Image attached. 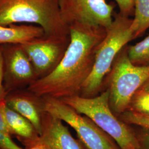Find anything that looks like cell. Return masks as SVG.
Masks as SVG:
<instances>
[{
    "label": "cell",
    "mask_w": 149,
    "mask_h": 149,
    "mask_svg": "<svg viewBox=\"0 0 149 149\" xmlns=\"http://www.w3.org/2000/svg\"><path fill=\"white\" fill-rule=\"evenodd\" d=\"M132 22L130 17L114 13L112 24L106 29V35L97 49L93 69L82 86L80 96L92 97L98 95L118 54L134 39L130 29Z\"/></svg>",
    "instance_id": "cell-3"
},
{
    "label": "cell",
    "mask_w": 149,
    "mask_h": 149,
    "mask_svg": "<svg viewBox=\"0 0 149 149\" xmlns=\"http://www.w3.org/2000/svg\"><path fill=\"white\" fill-rule=\"evenodd\" d=\"M42 97L44 112L68 124L88 149H120L116 141L90 118L82 116L60 99L50 96Z\"/></svg>",
    "instance_id": "cell-6"
},
{
    "label": "cell",
    "mask_w": 149,
    "mask_h": 149,
    "mask_svg": "<svg viewBox=\"0 0 149 149\" xmlns=\"http://www.w3.org/2000/svg\"><path fill=\"white\" fill-rule=\"evenodd\" d=\"M118 117L129 125L149 129V116L127 110Z\"/></svg>",
    "instance_id": "cell-17"
},
{
    "label": "cell",
    "mask_w": 149,
    "mask_h": 149,
    "mask_svg": "<svg viewBox=\"0 0 149 149\" xmlns=\"http://www.w3.org/2000/svg\"><path fill=\"white\" fill-rule=\"evenodd\" d=\"M70 42L56 68L27 88L38 96L61 99L80 95L94 65L96 51L106 35V29L85 24L69 26Z\"/></svg>",
    "instance_id": "cell-1"
},
{
    "label": "cell",
    "mask_w": 149,
    "mask_h": 149,
    "mask_svg": "<svg viewBox=\"0 0 149 149\" xmlns=\"http://www.w3.org/2000/svg\"><path fill=\"white\" fill-rule=\"evenodd\" d=\"M21 23L38 24L45 36L70 37L69 27L61 17L59 0H0V25Z\"/></svg>",
    "instance_id": "cell-2"
},
{
    "label": "cell",
    "mask_w": 149,
    "mask_h": 149,
    "mask_svg": "<svg viewBox=\"0 0 149 149\" xmlns=\"http://www.w3.org/2000/svg\"><path fill=\"white\" fill-rule=\"evenodd\" d=\"M43 36V28L33 24L0 25V45L22 44Z\"/></svg>",
    "instance_id": "cell-13"
},
{
    "label": "cell",
    "mask_w": 149,
    "mask_h": 149,
    "mask_svg": "<svg viewBox=\"0 0 149 149\" xmlns=\"http://www.w3.org/2000/svg\"><path fill=\"white\" fill-rule=\"evenodd\" d=\"M140 88L143 90L149 92V79L142 86V87Z\"/></svg>",
    "instance_id": "cell-23"
},
{
    "label": "cell",
    "mask_w": 149,
    "mask_h": 149,
    "mask_svg": "<svg viewBox=\"0 0 149 149\" xmlns=\"http://www.w3.org/2000/svg\"><path fill=\"white\" fill-rule=\"evenodd\" d=\"M61 17L70 25L79 23L103 27L111 26L114 6L106 0H59Z\"/></svg>",
    "instance_id": "cell-7"
},
{
    "label": "cell",
    "mask_w": 149,
    "mask_h": 149,
    "mask_svg": "<svg viewBox=\"0 0 149 149\" xmlns=\"http://www.w3.org/2000/svg\"><path fill=\"white\" fill-rule=\"evenodd\" d=\"M2 46L3 86L7 94L28 87L38 80L34 68L21 44Z\"/></svg>",
    "instance_id": "cell-9"
},
{
    "label": "cell",
    "mask_w": 149,
    "mask_h": 149,
    "mask_svg": "<svg viewBox=\"0 0 149 149\" xmlns=\"http://www.w3.org/2000/svg\"><path fill=\"white\" fill-rule=\"evenodd\" d=\"M7 93L3 86V59H2V46L0 45V102L5 100Z\"/></svg>",
    "instance_id": "cell-22"
},
{
    "label": "cell",
    "mask_w": 149,
    "mask_h": 149,
    "mask_svg": "<svg viewBox=\"0 0 149 149\" xmlns=\"http://www.w3.org/2000/svg\"><path fill=\"white\" fill-rule=\"evenodd\" d=\"M135 135L138 140L140 148L149 149V129L142 128V129Z\"/></svg>",
    "instance_id": "cell-20"
},
{
    "label": "cell",
    "mask_w": 149,
    "mask_h": 149,
    "mask_svg": "<svg viewBox=\"0 0 149 149\" xmlns=\"http://www.w3.org/2000/svg\"><path fill=\"white\" fill-rule=\"evenodd\" d=\"M44 149V148H43L42 145H40V144L38 143V144L37 145H36L33 146L32 148H27V149Z\"/></svg>",
    "instance_id": "cell-24"
},
{
    "label": "cell",
    "mask_w": 149,
    "mask_h": 149,
    "mask_svg": "<svg viewBox=\"0 0 149 149\" xmlns=\"http://www.w3.org/2000/svg\"><path fill=\"white\" fill-rule=\"evenodd\" d=\"M38 143L44 149H88L75 139L63 121L47 112L42 117V134Z\"/></svg>",
    "instance_id": "cell-10"
},
{
    "label": "cell",
    "mask_w": 149,
    "mask_h": 149,
    "mask_svg": "<svg viewBox=\"0 0 149 149\" xmlns=\"http://www.w3.org/2000/svg\"><path fill=\"white\" fill-rule=\"evenodd\" d=\"M6 100L0 102V132L5 135L6 136L11 138L10 128L6 117Z\"/></svg>",
    "instance_id": "cell-19"
},
{
    "label": "cell",
    "mask_w": 149,
    "mask_h": 149,
    "mask_svg": "<svg viewBox=\"0 0 149 149\" xmlns=\"http://www.w3.org/2000/svg\"><path fill=\"white\" fill-rule=\"evenodd\" d=\"M127 110L149 116V92L141 88L137 91L132 98Z\"/></svg>",
    "instance_id": "cell-16"
},
{
    "label": "cell",
    "mask_w": 149,
    "mask_h": 149,
    "mask_svg": "<svg viewBox=\"0 0 149 149\" xmlns=\"http://www.w3.org/2000/svg\"><path fill=\"white\" fill-rule=\"evenodd\" d=\"M128 56L134 64L149 66V35L135 45L127 46Z\"/></svg>",
    "instance_id": "cell-15"
},
{
    "label": "cell",
    "mask_w": 149,
    "mask_h": 149,
    "mask_svg": "<svg viewBox=\"0 0 149 149\" xmlns=\"http://www.w3.org/2000/svg\"><path fill=\"white\" fill-rule=\"evenodd\" d=\"M127 46L118 54L104 81L109 92V106L117 116L128 109L134 95L149 79V66L134 64L128 56Z\"/></svg>",
    "instance_id": "cell-5"
},
{
    "label": "cell",
    "mask_w": 149,
    "mask_h": 149,
    "mask_svg": "<svg viewBox=\"0 0 149 149\" xmlns=\"http://www.w3.org/2000/svg\"><path fill=\"white\" fill-rule=\"evenodd\" d=\"M5 100L7 106L28 119L41 135L42 117L44 112L42 97L23 88L9 92Z\"/></svg>",
    "instance_id": "cell-11"
},
{
    "label": "cell",
    "mask_w": 149,
    "mask_h": 149,
    "mask_svg": "<svg viewBox=\"0 0 149 149\" xmlns=\"http://www.w3.org/2000/svg\"><path fill=\"white\" fill-rule=\"evenodd\" d=\"M117 3L119 13L125 17H130L134 15V0H115Z\"/></svg>",
    "instance_id": "cell-18"
},
{
    "label": "cell",
    "mask_w": 149,
    "mask_h": 149,
    "mask_svg": "<svg viewBox=\"0 0 149 149\" xmlns=\"http://www.w3.org/2000/svg\"><path fill=\"white\" fill-rule=\"evenodd\" d=\"M69 42L70 37L43 36L21 44L34 68L38 79L50 74L56 68Z\"/></svg>",
    "instance_id": "cell-8"
},
{
    "label": "cell",
    "mask_w": 149,
    "mask_h": 149,
    "mask_svg": "<svg viewBox=\"0 0 149 149\" xmlns=\"http://www.w3.org/2000/svg\"><path fill=\"white\" fill-rule=\"evenodd\" d=\"M109 99V92L106 89L92 97L75 95L60 100L76 112L90 118L116 141L120 149H140L135 133L112 112Z\"/></svg>",
    "instance_id": "cell-4"
},
{
    "label": "cell",
    "mask_w": 149,
    "mask_h": 149,
    "mask_svg": "<svg viewBox=\"0 0 149 149\" xmlns=\"http://www.w3.org/2000/svg\"><path fill=\"white\" fill-rule=\"evenodd\" d=\"M134 18L130 29L135 39L149 28V0H134Z\"/></svg>",
    "instance_id": "cell-14"
},
{
    "label": "cell",
    "mask_w": 149,
    "mask_h": 149,
    "mask_svg": "<svg viewBox=\"0 0 149 149\" xmlns=\"http://www.w3.org/2000/svg\"><path fill=\"white\" fill-rule=\"evenodd\" d=\"M0 149H23L12 140L11 137L0 132Z\"/></svg>",
    "instance_id": "cell-21"
},
{
    "label": "cell",
    "mask_w": 149,
    "mask_h": 149,
    "mask_svg": "<svg viewBox=\"0 0 149 149\" xmlns=\"http://www.w3.org/2000/svg\"><path fill=\"white\" fill-rule=\"evenodd\" d=\"M5 114L11 136H15L26 149L32 148L38 144L40 135L28 119L10 108L7 104Z\"/></svg>",
    "instance_id": "cell-12"
},
{
    "label": "cell",
    "mask_w": 149,
    "mask_h": 149,
    "mask_svg": "<svg viewBox=\"0 0 149 149\" xmlns=\"http://www.w3.org/2000/svg\"></svg>",
    "instance_id": "cell-25"
}]
</instances>
